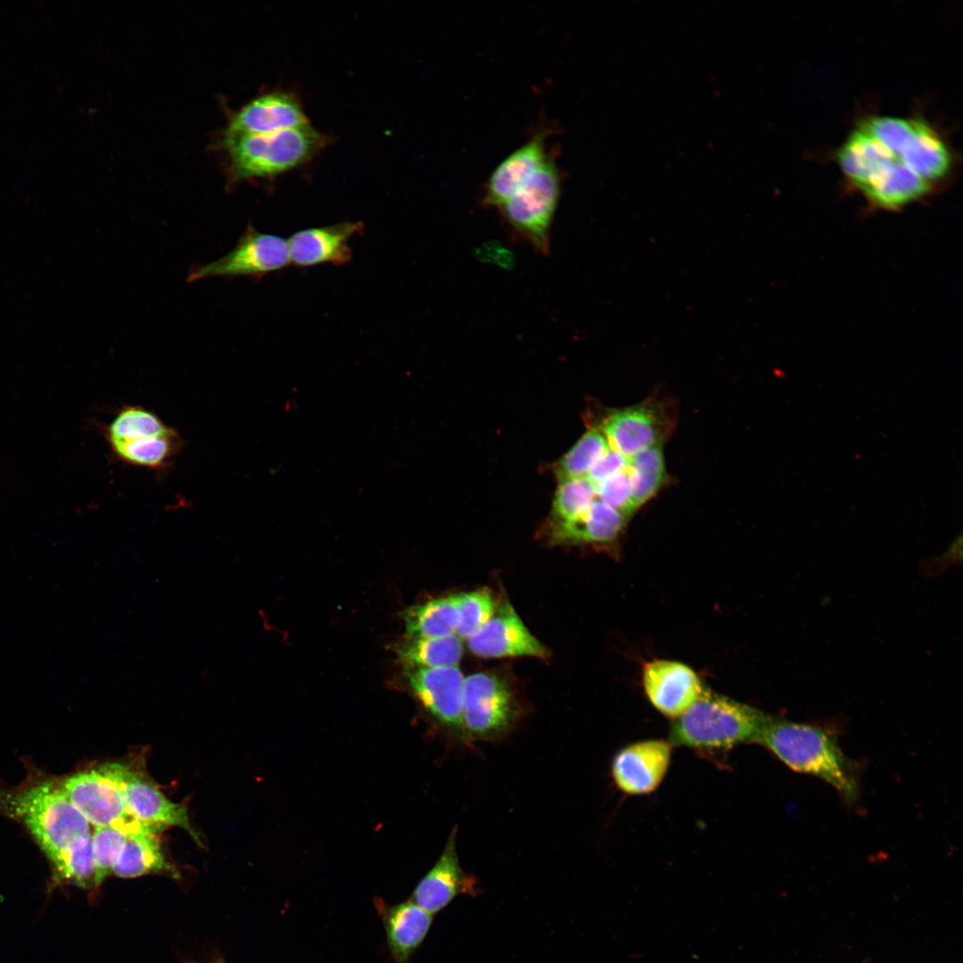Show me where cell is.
I'll return each instance as SVG.
<instances>
[{
  "mask_svg": "<svg viewBox=\"0 0 963 963\" xmlns=\"http://www.w3.org/2000/svg\"><path fill=\"white\" fill-rule=\"evenodd\" d=\"M756 743L793 770L827 782L848 802L856 801L859 785L854 764L828 728L767 715Z\"/></svg>",
  "mask_w": 963,
  "mask_h": 963,
  "instance_id": "obj_1",
  "label": "cell"
},
{
  "mask_svg": "<svg viewBox=\"0 0 963 963\" xmlns=\"http://www.w3.org/2000/svg\"><path fill=\"white\" fill-rule=\"evenodd\" d=\"M0 811L28 828L54 868L73 844L92 834L62 784L49 780L0 791Z\"/></svg>",
  "mask_w": 963,
  "mask_h": 963,
  "instance_id": "obj_2",
  "label": "cell"
},
{
  "mask_svg": "<svg viewBox=\"0 0 963 963\" xmlns=\"http://www.w3.org/2000/svg\"><path fill=\"white\" fill-rule=\"evenodd\" d=\"M768 714L703 689L696 702L672 723L670 744L698 749H728L756 743Z\"/></svg>",
  "mask_w": 963,
  "mask_h": 963,
  "instance_id": "obj_3",
  "label": "cell"
},
{
  "mask_svg": "<svg viewBox=\"0 0 963 963\" xmlns=\"http://www.w3.org/2000/svg\"><path fill=\"white\" fill-rule=\"evenodd\" d=\"M224 145L235 180L273 177L300 167L325 145L310 124L268 134H228Z\"/></svg>",
  "mask_w": 963,
  "mask_h": 963,
  "instance_id": "obj_4",
  "label": "cell"
},
{
  "mask_svg": "<svg viewBox=\"0 0 963 963\" xmlns=\"http://www.w3.org/2000/svg\"><path fill=\"white\" fill-rule=\"evenodd\" d=\"M844 175L870 202L884 207L905 189L913 172L881 143L860 127L837 152Z\"/></svg>",
  "mask_w": 963,
  "mask_h": 963,
  "instance_id": "obj_5",
  "label": "cell"
},
{
  "mask_svg": "<svg viewBox=\"0 0 963 963\" xmlns=\"http://www.w3.org/2000/svg\"><path fill=\"white\" fill-rule=\"evenodd\" d=\"M866 128L873 138L930 185L949 172L951 165L949 149L926 121L875 116L868 119Z\"/></svg>",
  "mask_w": 963,
  "mask_h": 963,
  "instance_id": "obj_6",
  "label": "cell"
},
{
  "mask_svg": "<svg viewBox=\"0 0 963 963\" xmlns=\"http://www.w3.org/2000/svg\"><path fill=\"white\" fill-rule=\"evenodd\" d=\"M562 176L550 156L498 209L507 226L540 254L547 255Z\"/></svg>",
  "mask_w": 963,
  "mask_h": 963,
  "instance_id": "obj_7",
  "label": "cell"
},
{
  "mask_svg": "<svg viewBox=\"0 0 963 963\" xmlns=\"http://www.w3.org/2000/svg\"><path fill=\"white\" fill-rule=\"evenodd\" d=\"M518 698L505 679L490 672L465 678L462 720L472 742H495L508 735L521 717Z\"/></svg>",
  "mask_w": 963,
  "mask_h": 963,
  "instance_id": "obj_8",
  "label": "cell"
},
{
  "mask_svg": "<svg viewBox=\"0 0 963 963\" xmlns=\"http://www.w3.org/2000/svg\"><path fill=\"white\" fill-rule=\"evenodd\" d=\"M408 687L434 728L450 743L470 744L462 720L465 677L458 666L406 668Z\"/></svg>",
  "mask_w": 963,
  "mask_h": 963,
  "instance_id": "obj_9",
  "label": "cell"
},
{
  "mask_svg": "<svg viewBox=\"0 0 963 963\" xmlns=\"http://www.w3.org/2000/svg\"><path fill=\"white\" fill-rule=\"evenodd\" d=\"M62 786L72 804L95 827H114L128 835L152 831L128 811L118 784L103 765L73 774Z\"/></svg>",
  "mask_w": 963,
  "mask_h": 963,
  "instance_id": "obj_10",
  "label": "cell"
},
{
  "mask_svg": "<svg viewBox=\"0 0 963 963\" xmlns=\"http://www.w3.org/2000/svg\"><path fill=\"white\" fill-rule=\"evenodd\" d=\"M674 421L667 402L650 398L633 406L610 409L596 427L613 449L630 458L648 448L663 445Z\"/></svg>",
  "mask_w": 963,
  "mask_h": 963,
  "instance_id": "obj_11",
  "label": "cell"
},
{
  "mask_svg": "<svg viewBox=\"0 0 963 963\" xmlns=\"http://www.w3.org/2000/svg\"><path fill=\"white\" fill-rule=\"evenodd\" d=\"M290 263L287 240L261 233L249 225L231 251L214 261L194 267L186 282L211 277H261L281 270Z\"/></svg>",
  "mask_w": 963,
  "mask_h": 963,
  "instance_id": "obj_12",
  "label": "cell"
},
{
  "mask_svg": "<svg viewBox=\"0 0 963 963\" xmlns=\"http://www.w3.org/2000/svg\"><path fill=\"white\" fill-rule=\"evenodd\" d=\"M103 767L118 784L128 811L141 824L154 833L169 826L182 827L202 844L185 805L171 802L155 785L128 765L115 762Z\"/></svg>",
  "mask_w": 963,
  "mask_h": 963,
  "instance_id": "obj_13",
  "label": "cell"
},
{
  "mask_svg": "<svg viewBox=\"0 0 963 963\" xmlns=\"http://www.w3.org/2000/svg\"><path fill=\"white\" fill-rule=\"evenodd\" d=\"M465 640L469 651L483 658L549 655L507 602L497 606L490 620Z\"/></svg>",
  "mask_w": 963,
  "mask_h": 963,
  "instance_id": "obj_14",
  "label": "cell"
},
{
  "mask_svg": "<svg viewBox=\"0 0 963 963\" xmlns=\"http://www.w3.org/2000/svg\"><path fill=\"white\" fill-rule=\"evenodd\" d=\"M457 827H454L444 845L443 851L424 877L416 886L410 901L435 914L445 909L461 894L474 896L478 893V880L461 868L457 850Z\"/></svg>",
  "mask_w": 963,
  "mask_h": 963,
  "instance_id": "obj_15",
  "label": "cell"
},
{
  "mask_svg": "<svg viewBox=\"0 0 963 963\" xmlns=\"http://www.w3.org/2000/svg\"><path fill=\"white\" fill-rule=\"evenodd\" d=\"M643 686L651 704L663 714L679 718L699 698L703 687L687 665L670 660H654L643 669Z\"/></svg>",
  "mask_w": 963,
  "mask_h": 963,
  "instance_id": "obj_16",
  "label": "cell"
},
{
  "mask_svg": "<svg viewBox=\"0 0 963 963\" xmlns=\"http://www.w3.org/2000/svg\"><path fill=\"white\" fill-rule=\"evenodd\" d=\"M671 744L646 740L621 749L612 761V776L617 787L629 794L654 791L663 780L671 760Z\"/></svg>",
  "mask_w": 963,
  "mask_h": 963,
  "instance_id": "obj_17",
  "label": "cell"
},
{
  "mask_svg": "<svg viewBox=\"0 0 963 963\" xmlns=\"http://www.w3.org/2000/svg\"><path fill=\"white\" fill-rule=\"evenodd\" d=\"M362 222H341L295 232L287 240L291 263L299 268L343 265L352 257L350 239L363 230Z\"/></svg>",
  "mask_w": 963,
  "mask_h": 963,
  "instance_id": "obj_18",
  "label": "cell"
},
{
  "mask_svg": "<svg viewBox=\"0 0 963 963\" xmlns=\"http://www.w3.org/2000/svg\"><path fill=\"white\" fill-rule=\"evenodd\" d=\"M547 128L538 130L527 142L502 160L488 177L482 204L499 208L547 160Z\"/></svg>",
  "mask_w": 963,
  "mask_h": 963,
  "instance_id": "obj_19",
  "label": "cell"
},
{
  "mask_svg": "<svg viewBox=\"0 0 963 963\" xmlns=\"http://www.w3.org/2000/svg\"><path fill=\"white\" fill-rule=\"evenodd\" d=\"M308 124L299 99L292 93L276 91L244 105L231 119L226 133L268 134Z\"/></svg>",
  "mask_w": 963,
  "mask_h": 963,
  "instance_id": "obj_20",
  "label": "cell"
},
{
  "mask_svg": "<svg viewBox=\"0 0 963 963\" xmlns=\"http://www.w3.org/2000/svg\"><path fill=\"white\" fill-rule=\"evenodd\" d=\"M628 516L596 498L578 519L550 525V542L555 544H600L613 541L621 532Z\"/></svg>",
  "mask_w": 963,
  "mask_h": 963,
  "instance_id": "obj_21",
  "label": "cell"
},
{
  "mask_svg": "<svg viewBox=\"0 0 963 963\" xmlns=\"http://www.w3.org/2000/svg\"><path fill=\"white\" fill-rule=\"evenodd\" d=\"M433 915L410 900L384 913L387 942L396 963H407L426 937Z\"/></svg>",
  "mask_w": 963,
  "mask_h": 963,
  "instance_id": "obj_22",
  "label": "cell"
},
{
  "mask_svg": "<svg viewBox=\"0 0 963 963\" xmlns=\"http://www.w3.org/2000/svg\"><path fill=\"white\" fill-rule=\"evenodd\" d=\"M463 639L456 633L440 637H407L396 647L406 668L457 666L463 656Z\"/></svg>",
  "mask_w": 963,
  "mask_h": 963,
  "instance_id": "obj_23",
  "label": "cell"
},
{
  "mask_svg": "<svg viewBox=\"0 0 963 963\" xmlns=\"http://www.w3.org/2000/svg\"><path fill=\"white\" fill-rule=\"evenodd\" d=\"M156 833L143 831L128 835L112 873L134 878L152 873L174 872Z\"/></svg>",
  "mask_w": 963,
  "mask_h": 963,
  "instance_id": "obj_24",
  "label": "cell"
},
{
  "mask_svg": "<svg viewBox=\"0 0 963 963\" xmlns=\"http://www.w3.org/2000/svg\"><path fill=\"white\" fill-rule=\"evenodd\" d=\"M407 637H440L454 634L458 625L457 594L413 605L404 613Z\"/></svg>",
  "mask_w": 963,
  "mask_h": 963,
  "instance_id": "obj_25",
  "label": "cell"
},
{
  "mask_svg": "<svg viewBox=\"0 0 963 963\" xmlns=\"http://www.w3.org/2000/svg\"><path fill=\"white\" fill-rule=\"evenodd\" d=\"M181 444L177 431L162 436L108 442L113 456L120 461L151 469H160L169 464L178 454Z\"/></svg>",
  "mask_w": 963,
  "mask_h": 963,
  "instance_id": "obj_26",
  "label": "cell"
},
{
  "mask_svg": "<svg viewBox=\"0 0 963 963\" xmlns=\"http://www.w3.org/2000/svg\"><path fill=\"white\" fill-rule=\"evenodd\" d=\"M628 473L637 510L656 495L667 479L663 445L648 448L630 457Z\"/></svg>",
  "mask_w": 963,
  "mask_h": 963,
  "instance_id": "obj_27",
  "label": "cell"
},
{
  "mask_svg": "<svg viewBox=\"0 0 963 963\" xmlns=\"http://www.w3.org/2000/svg\"><path fill=\"white\" fill-rule=\"evenodd\" d=\"M103 430L107 442L162 436L176 431L152 411L136 405L121 407Z\"/></svg>",
  "mask_w": 963,
  "mask_h": 963,
  "instance_id": "obj_28",
  "label": "cell"
},
{
  "mask_svg": "<svg viewBox=\"0 0 963 963\" xmlns=\"http://www.w3.org/2000/svg\"><path fill=\"white\" fill-rule=\"evenodd\" d=\"M609 449L605 434L596 426L590 428L557 462L555 471L558 481L587 476L594 464Z\"/></svg>",
  "mask_w": 963,
  "mask_h": 963,
  "instance_id": "obj_29",
  "label": "cell"
},
{
  "mask_svg": "<svg viewBox=\"0 0 963 963\" xmlns=\"http://www.w3.org/2000/svg\"><path fill=\"white\" fill-rule=\"evenodd\" d=\"M558 482L553 501L552 522L574 521L585 514L597 498L596 485L587 476Z\"/></svg>",
  "mask_w": 963,
  "mask_h": 963,
  "instance_id": "obj_30",
  "label": "cell"
},
{
  "mask_svg": "<svg viewBox=\"0 0 963 963\" xmlns=\"http://www.w3.org/2000/svg\"><path fill=\"white\" fill-rule=\"evenodd\" d=\"M458 625L456 634L467 639L479 630L493 615L497 603L492 593L477 589L457 594Z\"/></svg>",
  "mask_w": 963,
  "mask_h": 963,
  "instance_id": "obj_31",
  "label": "cell"
},
{
  "mask_svg": "<svg viewBox=\"0 0 963 963\" xmlns=\"http://www.w3.org/2000/svg\"><path fill=\"white\" fill-rule=\"evenodd\" d=\"M91 835L78 840L54 868L59 877L83 887H95V868Z\"/></svg>",
  "mask_w": 963,
  "mask_h": 963,
  "instance_id": "obj_32",
  "label": "cell"
},
{
  "mask_svg": "<svg viewBox=\"0 0 963 963\" xmlns=\"http://www.w3.org/2000/svg\"><path fill=\"white\" fill-rule=\"evenodd\" d=\"M128 835L114 827H95L91 835L95 868V885L109 877L126 844Z\"/></svg>",
  "mask_w": 963,
  "mask_h": 963,
  "instance_id": "obj_33",
  "label": "cell"
},
{
  "mask_svg": "<svg viewBox=\"0 0 963 963\" xmlns=\"http://www.w3.org/2000/svg\"><path fill=\"white\" fill-rule=\"evenodd\" d=\"M597 498L629 517L636 509L628 469L596 484Z\"/></svg>",
  "mask_w": 963,
  "mask_h": 963,
  "instance_id": "obj_34",
  "label": "cell"
},
{
  "mask_svg": "<svg viewBox=\"0 0 963 963\" xmlns=\"http://www.w3.org/2000/svg\"><path fill=\"white\" fill-rule=\"evenodd\" d=\"M629 458L611 447L594 464L587 477L596 484L628 469Z\"/></svg>",
  "mask_w": 963,
  "mask_h": 963,
  "instance_id": "obj_35",
  "label": "cell"
},
{
  "mask_svg": "<svg viewBox=\"0 0 963 963\" xmlns=\"http://www.w3.org/2000/svg\"><path fill=\"white\" fill-rule=\"evenodd\" d=\"M217 963H220V962H217Z\"/></svg>",
  "mask_w": 963,
  "mask_h": 963,
  "instance_id": "obj_36",
  "label": "cell"
}]
</instances>
